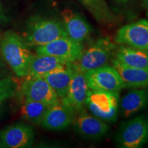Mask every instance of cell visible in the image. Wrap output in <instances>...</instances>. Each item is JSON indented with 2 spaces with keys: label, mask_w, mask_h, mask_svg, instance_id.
I'll use <instances>...</instances> for the list:
<instances>
[{
  "label": "cell",
  "mask_w": 148,
  "mask_h": 148,
  "mask_svg": "<svg viewBox=\"0 0 148 148\" xmlns=\"http://www.w3.org/2000/svg\"><path fill=\"white\" fill-rule=\"evenodd\" d=\"M1 52L14 73L18 77L28 75L34 54L21 36L12 32L5 34L1 42Z\"/></svg>",
  "instance_id": "obj_1"
},
{
  "label": "cell",
  "mask_w": 148,
  "mask_h": 148,
  "mask_svg": "<svg viewBox=\"0 0 148 148\" xmlns=\"http://www.w3.org/2000/svg\"><path fill=\"white\" fill-rule=\"evenodd\" d=\"M73 123L77 134L89 139H100L106 136L110 130L106 122L88 113L85 109L75 115Z\"/></svg>",
  "instance_id": "obj_11"
},
{
  "label": "cell",
  "mask_w": 148,
  "mask_h": 148,
  "mask_svg": "<svg viewBox=\"0 0 148 148\" xmlns=\"http://www.w3.org/2000/svg\"><path fill=\"white\" fill-rule=\"evenodd\" d=\"M148 106V90L139 88L130 91L119 100V112L123 118H130Z\"/></svg>",
  "instance_id": "obj_15"
},
{
  "label": "cell",
  "mask_w": 148,
  "mask_h": 148,
  "mask_svg": "<svg viewBox=\"0 0 148 148\" xmlns=\"http://www.w3.org/2000/svg\"><path fill=\"white\" fill-rule=\"evenodd\" d=\"M115 140L123 148L143 147L148 141V117L140 115L122 123Z\"/></svg>",
  "instance_id": "obj_5"
},
{
  "label": "cell",
  "mask_w": 148,
  "mask_h": 148,
  "mask_svg": "<svg viewBox=\"0 0 148 148\" xmlns=\"http://www.w3.org/2000/svg\"><path fill=\"white\" fill-rule=\"evenodd\" d=\"M113 67L117 71L125 87L145 88L148 86V69H138L122 64L116 58L112 60Z\"/></svg>",
  "instance_id": "obj_16"
},
{
  "label": "cell",
  "mask_w": 148,
  "mask_h": 148,
  "mask_svg": "<svg viewBox=\"0 0 148 148\" xmlns=\"http://www.w3.org/2000/svg\"><path fill=\"white\" fill-rule=\"evenodd\" d=\"M61 21L67 36L78 42L86 39L92 32L88 21L82 14L69 8H65L61 12Z\"/></svg>",
  "instance_id": "obj_13"
},
{
  "label": "cell",
  "mask_w": 148,
  "mask_h": 148,
  "mask_svg": "<svg viewBox=\"0 0 148 148\" xmlns=\"http://www.w3.org/2000/svg\"><path fill=\"white\" fill-rule=\"evenodd\" d=\"M75 115L71 109L62 103L58 102L49 108L40 125L49 130H63L73 124Z\"/></svg>",
  "instance_id": "obj_14"
},
{
  "label": "cell",
  "mask_w": 148,
  "mask_h": 148,
  "mask_svg": "<svg viewBox=\"0 0 148 148\" xmlns=\"http://www.w3.org/2000/svg\"><path fill=\"white\" fill-rule=\"evenodd\" d=\"M73 72L71 62H69L63 67L53 70L41 77L50 85L59 99H62L67 94Z\"/></svg>",
  "instance_id": "obj_17"
},
{
  "label": "cell",
  "mask_w": 148,
  "mask_h": 148,
  "mask_svg": "<svg viewBox=\"0 0 148 148\" xmlns=\"http://www.w3.org/2000/svg\"><path fill=\"white\" fill-rule=\"evenodd\" d=\"M16 90V84L11 77H5L0 80V101L12 97Z\"/></svg>",
  "instance_id": "obj_22"
},
{
  "label": "cell",
  "mask_w": 148,
  "mask_h": 148,
  "mask_svg": "<svg viewBox=\"0 0 148 148\" xmlns=\"http://www.w3.org/2000/svg\"><path fill=\"white\" fill-rule=\"evenodd\" d=\"M115 42L148 52V20L140 19L121 27L116 34Z\"/></svg>",
  "instance_id": "obj_9"
},
{
  "label": "cell",
  "mask_w": 148,
  "mask_h": 148,
  "mask_svg": "<svg viewBox=\"0 0 148 148\" xmlns=\"http://www.w3.org/2000/svg\"><path fill=\"white\" fill-rule=\"evenodd\" d=\"M34 139L32 127L23 123H16L0 132V147H28L32 145Z\"/></svg>",
  "instance_id": "obj_12"
},
{
  "label": "cell",
  "mask_w": 148,
  "mask_h": 148,
  "mask_svg": "<svg viewBox=\"0 0 148 148\" xmlns=\"http://www.w3.org/2000/svg\"><path fill=\"white\" fill-rule=\"evenodd\" d=\"M19 92L23 100L41 101L49 105L59 102L57 94L41 76H25Z\"/></svg>",
  "instance_id": "obj_8"
},
{
  "label": "cell",
  "mask_w": 148,
  "mask_h": 148,
  "mask_svg": "<svg viewBox=\"0 0 148 148\" xmlns=\"http://www.w3.org/2000/svg\"><path fill=\"white\" fill-rule=\"evenodd\" d=\"M82 5L89 11L98 23L104 25H111L115 23V16L106 0H79Z\"/></svg>",
  "instance_id": "obj_20"
},
{
  "label": "cell",
  "mask_w": 148,
  "mask_h": 148,
  "mask_svg": "<svg viewBox=\"0 0 148 148\" xmlns=\"http://www.w3.org/2000/svg\"><path fill=\"white\" fill-rule=\"evenodd\" d=\"M1 14H2V10H1V4H0V19H1Z\"/></svg>",
  "instance_id": "obj_25"
},
{
  "label": "cell",
  "mask_w": 148,
  "mask_h": 148,
  "mask_svg": "<svg viewBox=\"0 0 148 148\" xmlns=\"http://www.w3.org/2000/svg\"><path fill=\"white\" fill-rule=\"evenodd\" d=\"M89 89L119 92L125 88L121 76L113 66L104 65L84 73Z\"/></svg>",
  "instance_id": "obj_6"
},
{
  "label": "cell",
  "mask_w": 148,
  "mask_h": 148,
  "mask_svg": "<svg viewBox=\"0 0 148 148\" xmlns=\"http://www.w3.org/2000/svg\"><path fill=\"white\" fill-rule=\"evenodd\" d=\"M114 53L116 60L125 65L138 69H148V52L120 45Z\"/></svg>",
  "instance_id": "obj_18"
},
{
  "label": "cell",
  "mask_w": 148,
  "mask_h": 148,
  "mask_svg": "<svg viewBox=\"0 0 148 148\" xmlns=\"http://www.w3.org/2000/svg\"><path fill=\"white\" fill-rule=\"evenodd\" d=\"M69 62L49 55H34L27 76H42L49 72L63 67Z\"/></svg>",
  "instance_id": "obj_19"
},
{
  "label": "cell",
  "mask_w": 148,
  "mask_h": 148,
  "mask_svg": "<svg viewBox=\"0 0 148 148\" xmlns=\"http://www.w3.org/2000/svg\"><path fill=\"white\" fill-rule=\"evenodd\" d=\"M84 51V47L81 42L75 41L69 36L57 38L45 45L36 47V54L52 56L67 62L76 61Z\"/></svg>",
  "instance_id": "obj_7"
},
{
  "label": "cell",
  "mask_w": 148,
  "mask_h": 148,
  "mask_svg": "<svg viewBox=\"0 0 148 148\" xmlns=\"http://www.w3.org/2000/svg\"><path fill=\"white\" fill-rule=\"evenodd\" d=\"M3 101H0V106H1V103H2Z\"/></svg>",
  "instance_id": "obj_26"
},
{
  "label": "cell",
  "mask_w": 148,
  "mask_h": 148,
  "mask_svg": "<svg viewBox=\"0 0 148 148\" xmlns=\"http://www.w3.org/2000/svg\"><path fill=\"white\" fill-rule=\"evenodd\" d=\"M73 72L69 90L65 97L61 99V103L77 114L85 109L86 99L89 88L84 73L77 71L73 67Z\"/></svg>",
  "instance_id": "obj_10"
},
{
  "label": "cell",
  "mask_w": 148,
  "mask_h": 148,
  "mask_svg": "<svg viewBox=\"0 0 148 148\" xmlns=\"http://www.w3.org/2000/svg\"><path fill=\"white\" fill-rule=\"evenodd\" d=\"M116 49V46L109 38H99L88 49L84 51L79 59L72 62V66L77 71L85 73L89 70L106 65Z\"/></svg>",
  "instance_id": "obj_4"
},
{
  "label": "cell",
  "mask_w": 148,
  "mask_h": 148,
  "mask_svg": "<svg viewBox=\"0 0 148 148\" xmlns=\"http://www.w3.org/2000/svg\"><path fill=\"white\" fill-rule=\"evenodd\" d=\"M86 107L96 117L106 123H114L119 111V92L89 89Z\"/></svg>",
  "instance_id": "obj_3"
},
{
  "label": "cell",
  "mask_w": 148,
  "mask_h": 148,
  "mask_svg": "<svg viewBox=\"0 0 148 148\" xmlns=\"http://www.w3.org/2000/svg\"><path fill=\"white\" fill-rule=\"evenodd\" d=\"M52 105L41 101L25 99L21 107V114L27 121L40 124L47 111Z\"/></svg>",
  "instance_id": "obj_21"
},
{
  "label": "cell",
  "mask_w": 148,
  "mask_h": 148,
  "mask_svg": "<svg viewBox=\"0 0 148 148\" xmlns=\"http://www.w3.org/2000/svg\"><path fill=\"white\" fill-rule=\"evenodd\" d=\"M68 36L61 20L34 15L27 21L25 40L29 46L38 47L57 38Z\"/></svg>",
  "instance_id": "obj_2"
},
{
  "label": "cell",
  "mask_w": 148,
  "mask_h": 148,
  "mask_svg": "<svg viewBox=\"0 0 148 148\" xmlns=\"http://www.w3.org/2000/svg\"><path fill=\"white\" fill-rule=\"evenodd\" d=\"M114 2L120 6H124L128 2L129 0H114Z\"/></svg>",
  "instance_id": "obj_23"
},
{
  "label": "cell",
  "mask_w": 148,
  "mask_h": 148,
  "mask_svg": "<svg viewBox=\"0 0 148 148\" xmlns=\"http://www.w3.org/2000/svg\"><path fill=\"white\" fill-rule=\"evenodd\" d=\"M142 2H143L144 6L147 9H148V0H142Z\"/></svg>",
  "instance_id": "obj_24"
}]
</instances>
